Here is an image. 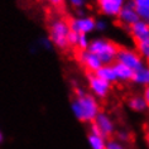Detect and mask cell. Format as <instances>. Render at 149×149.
<instances>
[{"label": "cell", "mask_w": 149, "mask_h": 149, "mask_svg": "<svg viewBox=\"0 0 149 149\" xmlns=\"http://www.w3.org/2000/svg\"><path fill=\"white\" fill-rule=\"evenodd\" d=\"M71 109L77 120L82 123H92L100 113L97 99L90 94L76 96V99L71 102Z\"/></svg>", "instance_id": "6da1fadb"}, {"label": "cell", "mask_w": 149, "mask_h": 149, "mask_svg": "<svg viewBox=\"0 0 149 149\" xmlns=\"http://www.w3.org/2000/svg\"><path fill=\"white\" fill-rule=\"evenodd\" d=\"M87 51L94 53L102 65H111L115 59H116V54L119 51V47L116 43L113 40L106 39V38H95L90 40Z\"/></svg>", "instance_id": "7a4b0ae2"}, {"label": "cell", "mask_w": 149, "mask_h": 149, "mask_svg": "<svg viewBox=\"0 0 149 149\" xmlns=\"http://www.w3.org/2000/svg\"><path fill=\"white\" fill-rule=\"evenodd\" d=\"M70 33V25L63 19H56L49 25V39L51 43L59 49H66L68 47L67 36Z\"/></svg>", "instance_id": "3957f363"}, {"label": "cell", "mask_w": 149, "mask_h": 149, "mask_svg": "<svg viewBox=\"0 0 149 149\" xmlns=\"http://www.w3.org/2000/svg\"><path fill=\"white\" fill-rule=\"evenodd\" d=\"M116 62L123 63L133 72L144 67V59L140 57L139 53L130 48H119L116 54Z\"/></svg>", "instance_id": "277c9868"}, {"label": "cell", "mask_w": 149, "mask_h": 149, "mask_svg": "<svg viewBox=\"0 0 149 149\" xmlns=\"http://www.w3.org/2000/svg\"><path fill=\"white\" fill-rule=\"evenodd\" d=\"M87 79H88V87H90L92 96H95L97 99H105L109 95L111 88V85L109 82L99 79L97 76H95V73H88Z\"/></svg>", "instance_id": "5b68a950"}, {"label": "cell", "mask_w": 149, "mask_h": 149, "mask_svg": "<svg viewBox=\"0 0 149 149\" xmlns=\"http://www.w3.org/2000/svg\"><path fill=\"white\" fill-rule=\"evenodd\" d=\"M70 29L79 34H90L96 28V20L92 17H80L74 18L68 23Z\"/></svg>", "instance_id": "8992f818"}, {"label": "cell", "mask_w": 149, "mask_h": 149, "mask_svg": "<svg viewBox=\"0 0 149 149\" xmlns=\"http://www.w3.org/2000/svg\"><path fill=\"white\" fill-rule=\"evenodd\" d=\"M92 123L96 125V128L99 129L100 134H101L104 138L113 135L114 132H115V124H114L113 119L105 113H101V111H100L99 115L96 116V119Z\"/></svg>", "instance_id": "52a82bcc"}, {"label": "cell", "mask_w": 149, "mask_h": 149, "mask_svg": "<svg viewBox=\"0 0 149 149\" xmlns=\"http://www.w3.org/2000/svg\"><path fill=\"white\" fill-rule=\"evenodd\" d=\"M118 19L120 20L123 24L129 25V27L135 23V22L139 20V17H138L136 10L134 8V4L132 0L123 5V8L120 9V12L118 14Z\"/></svg>", "instance_id": "ba28073f"}, {"label": "cell", "mask_w": 149, "mask_h": 149, "mask_svg": "<svg viewBox=\"0 0 149 149\" xmlns=\"http://www.w3.org/2000/svg\"><path fill=\"white\" fill-rule=\"evenodd\" d=\"M124 4L125 0H99L100 12L106 17H118Z\"/></svg>", "instance_id": "9c48e42d"}, {"label": "cell", "mask_w": 149, "mask_h": 149, "mask_svg": "<svg viewBox=\"0 0 149 149\" xmlns=\"http://www.w3.org/2000/svg\"><path fill=\"white\" fill-rule=\"evenodd\" d=\"M79 61L82 63V65L85 66V68H86L88 72H91V73H95L96 71L102 66V62L100 61V59L96 57L94 53H91V52L87 51V49L80 52Z\"/></svg>", "instance_id": "30bf717a"}, {"label": "cell", "mask_w": 149, "mask_h": 149, "mask_svg": "<svg viewBox=\"0 0 149 149\" xmlns=\"http://www.w3.org/2000/svg\"><path fill=\"white\" fill-rule=\"evenodd\" d=\"M130 34L135 43H139L141 40L149 38V24L144 20H138L134 24L130 25Z\"/></svg>", "instance_id": "8fae6325"}, {"label": "cell", "mask_w": 149, "mask_h": 149, "mask_svg": "<svg viewBox=\"0 0 149 149\" xmlns=\"http://www.w3.org/2000/svg\"><path fill=\"white\" fill-rule=\"evenodd\" d=\"M95 76H97L99 79H101L106 82H109L110 85L116 82V74H115L114 67L113 65H102L100 68L95 72Z\"/></svg>", "instance_id": "7c38bea8"}, {"label": "cell", "mask_w": 149, "mask_h": 149, "mask_svg": "<svg viewBox=\"0 0 149 149\" xmlns=\"http://www.w3.org/2000/svg\"><path fill=\"white\" fill-rule=\"evenodd\" d=\"M113 67H114V71H115V74H116L118 81H121V82L132 81L134 72L130 68H128L126 66H124L123 63H119V62H115L113 65Z\"/></svg>", "instance_id": "4fadbf2b"}, {"label": "cell", "mask_w": 149, "mask_h": 149, "mask_svg": "<svg viewBox=\"0 0 149 149\" xmlns=\"http://www.w3.org/2000/svg\"><path fill=\"white\" fill-rule=\"evenodd\" d=\"M140 20L149 24V0H132Z\"/></svg>", "instance_id": "5bb4252c"}, {"label": "cell", "mask_w": 149, "mask_h": 149, "mask_svg": "<svg viewBox=\"0 0 149 149\" xmlns=\"http://www.w3.org/2000/svg\"><path fill=\"white\" fill-rule=\"evenodd\" d=\"M132 81L136 85H141L145 87L149 86V66H144L143 68L135 71Z\"/></svg>", "instance_id": "9a60e30c"}, {"label": "cell", "mask_w": 149, "mask_h": 149, "mask_svg": "<svg viewBox=\"0 0 149 149\" xmlns=\"http://www.w3.org/2000/svg\"><path fill=\"white\" fill-rule=\"evenodd\" d=\"M87 143L91 149H106V138L97 134H88Z\"/></svg>", "instance_id": "2e32d148"}, {"label": "cell", "mask_w": 149, "mask_h": 149, "mask_svg": "<svg viewBox=\"0 0 149 149\" xmlns=\"http://www.w3.org/2000/svg\"><path fill=\"white\" fill-rule=\"evenodd\" d=\"M129 107L135 113H143L148 109V105L143 99V96H133L129 100Z\"/></svg>", "instance_id": "e0dca14e"}, {"label": "cell", "mask_w": 149, "mask_h": 149, "mask_svg": "<svg viewBox=\"0 0 149 149\" xmlns=\"http://www.w3.org/2000/svg\"><path fill=\"white\" fill-rule=\"evenodd\" d=\"M136 49H138L136 52L139 53L140 57L149 62V38L136 43Z\"/></svg>", "instance_id": "ac0fdd59"}, {"label": "cell", "mask_w": 149, "mask_h": 149, "mask_svg": "<svg viewBox=\"0 0 149 149\" xmlns=\"http://www.w3.org/2000/svg\"><path fill=\"white\" fill-rule=\"evenodd\" d=\"M88 44H90V39L86 34H80L79 36V40H77V47L80 48L81 51H86L88 48Z\"/></svg>", "instance_id": "d6986e66"}, {"label": "cell", "mask_w": 149, "mask_h": 149, "mask_svg": "<svg viewBox=\"0 0 149 149\" xmlns=\"http://www.w3.org/2000/svg\"><path fill=\"white\" fill-rule=\"evenodd\" d=\"M79 33L73 32L70 29V33L68 36H67V43H68V46H77V40H79Z\"/></svg>", "instance_id": "ffe728a7"}, {"label": "cell", "mask_w": 149, "mask_h": 149, "mask_svg": "<svg viewBox=\"0 0 149 149\" xmlns=\"http://www.w3.org/2000/svg\"><path fill=\"white\" fill-rule=\"evenodd\" d=\"M85 1H86V0H68L70 4L72 5L73 8H77V9L82 8V6L85 5Z\"/></svg>", "instance_id": "44dd1931"}, {"label": "cell", "mask_w": 149, "mask_h": 149, "mask_svg": "<svg viewBox=\"0 0 149 149\" xmlns=\"http://www.w3.org/2000/svg\"><path fill=\"white\" fill-rule=\"evenodd\" d=\"M106 28H107V23L105 20L100 19L99 22H96V28L95 29H97V31H100V32H104Z\"/></svg>", "instance_id": "7402d4cb"}, {"label": "cell", "mask_w": 149, "mask_h": 149, "mask_svg": "<svg viewBox=\"0 0 149 149\" xmlns=\"http://www.w3.org/2000/svg\"><path fill=\"white\" fill-rule=\"evenodd\" d=\"M143 99L145 100L147 105L149 106V86H147V87L144 88V91H143Z\"/></svg>", "instance_id": "603a6c76"}, {"label": "cell", "mask_w": 149, "mask_h": 149, "mask_svg": "<svg viewBox=\"0 0 149 149\" xmlns=\"http://www.w3.org/2000/svg\"><path fill=\"white\" fill-rule=\"evenodd\" d=\"M42 46L46 48V49H51L52 43H51V40L48 39V38H43V39H42Z\"/></svg>", "instance_id": "cb8c5ba5"}, {"label": "cell", "mask_w": 149, "mask_h": 149, "mask_svg": "<svg viewBox=\"0 0 149 149\" xmlns=\"http://www.w3.org/2000/svg\"><path fill=\"white\" fill-rule=\"evenodd\" d=\"M118 138L120 140H123V141H125V140H128L129 139V134L126 133V132H120L118 134Z\"/></svg>", "instance_id": "d4e9b609"}, {"label": "cell", "mask_w": 149, "mask_h": 149, "mask_svg": "<svg viewBox=\"0 0 149 149\" xmlns=\"http://www.w3.org/2000/svg\"><path fill=\"white\" fill-rule=\"evenodd\" d=\"M63 1H65V0H49V3H51L52 5H54V6L62 5V4H63Z\"/></svg>", "instance_id": "484cf974"}, {"label": "cell", "mask_w": 149, "mask_h": 149, "mask_svg": "<svg viewBox=\"0 0 149 149\" xmlns=\"http://www.w3.org/2000/svg\"><path fill=\"white\" fill-rule=\"evenodd\" d=\"M85 94H86V92H85L84 90H81V88H77V90H76V95H77V96H82V95H85Z\"/></svg>", "instance_id": "4316f807"}, {"label": "cell", "mask_w": 149, "mask_h": 149, "mask_svg": "<svg viewBox=\"0 0 149 149\" xmlns=\"http://www.w3.org/2000/svg\"><path fill=\"white\" fill-rule=\"evenodd\" d=\"M3 141V134H1V132H0V143Z\"/></svg>", "instance_id": "83f0119b"}, {"label": "cell", "mask_w": 149, "mask_h": 149, "mask_svg": "<svg viewBox=\"0 0 149 149\" xmlns=\"http://www.w3.org/2000/svg\"><path fill=\"white\" fill-rule=\"evenodd\" d=\"M147 141H148V145H149V134L147 135Z\"/></svg>", "instance_id": "f1b7e54d"}, {"label": "cell", "mask_w": 149, "mask_h": 149, "mask_svg": "<svg viewBox=\"0 0 149 149\" xmlns=\"http://www.w3.org/2000/svg\"><path fill=\"white\" fill-rule=\"evenodd\" d=\"M148 134H149V125H148Z\"/></svg>", "instance_id": "f546056e"}]
</instances>
